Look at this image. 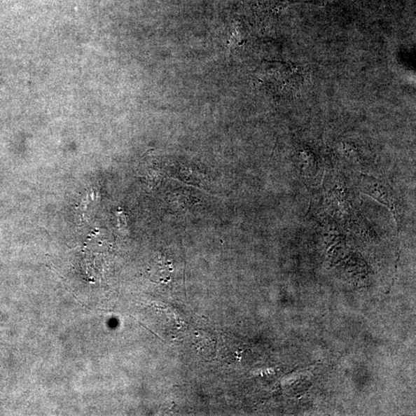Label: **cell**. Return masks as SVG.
Wrapping results in <instances>:
<instances>
[{
    "label": "cell",
    "instance_id": "1",
    "mask_svg": "<svg viewBox=\"0 0 416 416\" xmlns=\"http://www.w3.org/2000/svg\"><path fill=\"white\" fill-rule=\"evenodd\" d=\"M359 187L365 194L388 206L395 213L396 200L389 184L380 180L375 179L373 176L362 175L360 177Z\"/></svg>",
    "mask_w": 416,
    "mask_h": 416
}]
</instances>
